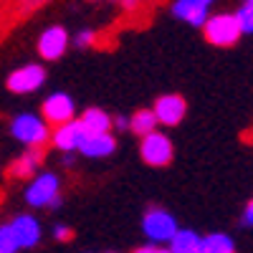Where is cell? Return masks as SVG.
<instances>
[{"label":"cell","instance_id":"6da1fadb","mask_svg":"<svg viewBox=\"0 0 253 253\" xmlns=\"http://www.w3.org/2000/svg\"><path fill=\"white\" fill-rule=\"evenodd\" d=\"M203 33L208 38V43H213V46H220V48H228V46H233L236 41L241 38V26H238V18L236 15H213V18H208L205 20V26H203Z\"/></svg>","mask_w":253,"mask_h":253},{"label":"cell","instance_id":"7a4b0ae2","mask_svg":"<svg viewBox=\"0 0 253 253\" xmlns=\"http://www.w3.org/2000/svg\"><path fill=\"white\" fill-rule=\"evenodd\" d=\"M142 230L152 243L160 246V243H170L175 238L177 223H175V215H170L167 210L152 208V210H147V215L142 218Z\"/></svg>","mask_w":253,"mask_h":253},{"label":"cell","instance_id":"3957f363","mask_svg":"<svg viewBox=\"0 0 253 253\" xmlns=\"http://www.w3.org/2000/svg\"><path fill=\"white\" fill-rule=\"evenodd\" d=\"M10 134L23 142L28 147H41L46 139H48V126H46V119H41L36 114H18L10 124Z\"/></svg>","mask_w":253,"mask_h":253},{"label":"cell","instance_id":"277c9868","mask_svg":"<svg viewBox=\"0 0 253 253\" xmlns=\"http://www.w3.org/2000/svg\"><path fill=\"white\" fill-rule=\"evenodd\" d=\"M58 177L53 172H41L26 190V203L33 208H58Z\"/></svg>","mask_w":253,"mask_h":253},{"label":"cell","instance_id":"5b68a950","mask_svg":"<svg viewBox=\"0 0 253 253\" xmlns=\"http://www.w3.org/2000/svg\"><path fill=\"white\" fill-rule=\"evenodd\" d=\"M139 155L147 165L152 167H165L167 162L172 160V142L170 137H165L160 132H152L142 137V144H139Z\"/></svg>","mask_w":253,"mask_h":253},{"label":"cell","instance_id":"8992f818","mask_svg":"<svg viewBox=\"0 0 253 253\" xmlns=\"http://www.w3.org/2000/svg\"><path fill=\"white\" fill-rule=\"evenodd\" d=\"M46 81V71L38 63H28V66H20L8 76V89L13 94H31L36 89H41V84Z\"/></svg>","mask_w":253,"mask_h":253},{"label":"cell","instance_id":"52a82bcc","mask_svg":"<svg viewBox=\"0 0 253 253\" xmlns=\"http://www.w3.org/2000/svg\"><path fill=\"white\" fill-rule=\"evenodd\" d=\"M185 99L182 96H177V94H165V96H160L157 99V104H155V117H157V122H162V124H167V126H175V124H180L182 122V117H185Z\"/></svg>","mask_w":253,"mask_h":253},{"label":"cell","instance_id":"ba28073f","mask_svg":"<svg viewBox=\"0 0 253 253\" xmlns=\"http://www.w3.org/2000/svg\"><path fill=\"white\" fill-rule=\"evenodd\" d=\"M74 99L69 96V94H61V91H56V94H51L46 101H43V117L48 119V122H53V124H66V122H71L74 119Z\"/></svg>","mask_w":253,"mask_h":253},{"label":"cell","instance_id":"9c48e42d","mask_svg":"<svg viewBox=\"0 0 253 253\" xmlns=\"http://www.w3.org/2000/svg\"><path fill=\"white\" fill-rule=\"evenodd\" d=\"M18 248H33L41 241V223L33 215H15L10 223Z\"/></svg>","mask_w":253,"mask_h":253},{"label":"cell","instance_id":"30bf717a","mask_svg":"<svg viewBox=\"0 0 253 253\" xmlns=\"http://www.w3.org/2000/svg\"><path fill=\"white\" fill-rule=\"evenodd\" d=\"M66 46H69V33L63 31L61 26H51L43 36L38 38V51H41V56L48 58V61L61 58L63 51H66Z\"/></svg>","mask_w":253,"mask_h":253},{"label":"cell","instance_id":"8fae6325","mask_svg":"<svg viewBox=\"0 0 253 253\" xmlns=\"http://www.w3.org/2000/svg\"><path fill=\"white\" fill-rule=\"evenodd\" d=\"M84 137H86V132H84L81 122L71 119L66 124H61L58 129L53 132V144L58 147V150H63V152H71V150H79L81 147Z\"/></svg>","mask_w":253,"mask_h":253},{"label":"cell","instance_id":"7c38bea8","mask_svg":"<svg viewBox=\"0 0 253 253\" xmlns=\"http://www.w3.org/2000/svg\"><path fill=\"white\" fill-rule=\"evenodd\" d=\"M114 137L112 134H86L81 142V155H86V157H109L114 152Z\"/></svg>","mask_w":253,"mask_h":253},{"label":"cell","instance_id":"4fadbf2b","mask_svg":"<svg viewBox=\"0 0 253 253\" xmlns=\"http://www.w3.org/2000/svg\"><path fill=\"white\" fill-rule=\"evenodd\" d=\"M81 126L86 134H109L112 129V117L101 109H86L81 117Z\"/></svg>","mask_w":253,"mask_h":253},{"label":"cell","instance_id":"5bb4252c","mask_svg":"<svg viewBox=\"0 0 253 253\" xmlns=\"http://www.w3.org/2000/svg\"><path fill=\"white\" fill-rule=\"evenodd\" d=\"M172 13H175L177 18L187 20L190 26H205V20H208V8L195 5L193 0H175Z\"/></svg>","mask_w":253,"mask_h":253},{"label":"cell","instance_id":"9a60e30c","mask_svg":"<svg viewBox=\"0 0 253 253\" xmlns=\"http://www.w3.org/2000/svg\"><path fill=\"white\" fill-rule=\"evenodd\" d=\"M170 253H203V238L195 230H177L170 241Z\"/></svg>","mask_w":253,"mask_h":253},{"label":"cell","instance_id":"2e32d148","mask_svg":"<svg viewBox=\"0 0 253 253\" xmlns=\"http://www.w3.org/2000/svg\"><path fill=\"white\" fill-rule=\"evenodd\" d=\"M38 167H41V152L31 150L28 155H20V160H15L10 165V175L13 177H31L38 172Z\"/></svg>","mask_w":253,"mask_h":253},{"label":"cell","instance_id":"e0dca14e","mask_svg":"<svg viewBox=\"0 0 253 253\" xmlns=\"http://www.w3.org/2000/svg\"><path fill=\"white\" fill-rule=\"evenodd\" d=\"M157 117H155V112L152 109H142V112H137V114H132V119H129V129L134 132V134H139V137H147V134H152L155 129H157Z\"/></svg>","mask_w":253,"mask_h":253},{"label":"cell","instance_id":"ac0fdd59","mask_svg":"<svg viewBox=\"0 0 253 253\" xmlns=\"http://www.w3.org/2000/svg\"><path fill=\"white\" fill-rule=\"evenodd\" d=\"M203 253H236V243L225 233H210L203 238Z\"/></svg>","mask_w":253,"mask_h":253},{"label":"cell","instance_id":"d6986e66","mask_svg":"<svg viewBox=\"0 0 253 253\" xmlns=\"http://www.w3.org/2000/svg\"><path fill=\"white\" fill-rule=\"evenodd\" d=\"M15 251H18V243L10 225H0V253H15Z\"/></svg>","mask_w":253,"mask_h":253},{"label":"cell","instance_id":"ffe728a7","mask_svg":"<svg viewBox=\"0 0 253 253\" xmlns=\"http://www.w3.org/2000/svg\"><path fill=\"white\" fill-rule=\"evenodd\" d=\"M236 18H238L241 33H253V8L243 5V8H241V10L236 13Z\"/></svg>","mask_w":253,"mask_h":253},{"label":"cell","instance_id":"44dd1931","mask_svg":"<svg viewBox=\"0 0 253 253\" xmlns=\"http://www.w3.org/2000/svg\"><path fill=\"white\" fill-rule=\"evenodd\" d=\"M53 236H56V241H69L71 238V228L69 225H56L53 228Z\"/></svg>","mask_w":253,"mask_h":253},{"label":"cell","instance_id":"7402d4cb","mask_svg":"<svg viewBox=\"0 0 253 253\" xmlns=\"http://www.w3.org/2000/svg\"><path fill=\"white\" fill-rule=\"evenodd\" d=\"M134 253H170V248H165V246H157V243H152V246H142V248H137Z\"/></svg>","mask_w":253,"mask_h":253},{"label":"cell","instance_id":"603a6c76","mask_svg":"<svg viewBox=\"0 0 253 253\" xmlns=\"http://www.w3.org/2000/svg\"><path fill=\"white\" fill-rule=\"evenodd\" d=\"M91 41H94V33H91V31H81V33L76 36V46H79V48H81V46H89Z\"/></svg>","mask_w":253,"mask_h":253},{"label":"cell","instance_id":"cb8c5ba5","mask_svg":"<svg viewBox=\"0 0 253 253\" xmlns=\"http://www.w3.org/2000/svg\"><path fill=\"white\" fill-rule=\"evenodd\" d=\"M241 220H243V225L253 228V200H251V203L243 208V218H241Z\"/></svg>","mask_w":253,"mask_h":253},{"label":"cell","instance_id":"d4e9b609","mask_svg":"<svg viewBox=\"0 0 253 253\" xmlns=\"http://www.w3.org/2000/svg\"><path fill=\"white\" fill-rule=\"evenodd\" d=\"M112 124L117 126V129H126V126H129V119H124V117H119V119H114Z\"/></svg>","mask_w":253,"mask_h":253},{"label":"cell","instance_id":"484cf974","mask_svg":"<svg viewBox=\"0 0 253 253\" xmlns=\"http://www.w3.org/2000/svg\"><path fill=\"white\" fill-rule=\"evenodd\" d=\"M38 3H43V0H23V8H36Z\"/></svg>","mask_w":253,"mask_h":253},{"label":"cell","instance_id":"4316f807","mask_svg":"<svg viewBox=\"0 0 253 253\" xmlns=\"http://www.w3.org/2000/svg\"><path fill=\"white\" fill-rule=\"evenodd\" d=\"M193 3H195V5H203V8H208L210 3H213V0H193Z\"/></svg>","mask_w":253,"mask_h":253},{"label":"cell","instance_id":"83f0119b","mask_svg":"<svg viewBox=\"0 0 253 253\" xmlns=\"http://www.w3.org/2000/svg\"><path fill=\"white\" fill-rule=\"evenodd\" d=\"M243 5H248V8H253V0H246V3Z\"/></svg>","mask_w":253,"mask_h":253},{"label":"cell","instance_id":"f1b7e54d","mask_svg":"<svg viewBox=\"0 0 253 253\" xmlns=\"http://www.w3.org/2000/svg\"><path fill=\"white\" fill-rule=\"evenodd\" d=\"M126 3H134V0H126Z\"/></svg>","mask_w":253,"mask_h":253}]
</instances>
